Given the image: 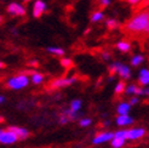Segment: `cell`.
Returning a JSON list of instances; mask_svg holds the SVG:
<instances>
[{"instance_id": "6da1fadb", "label": "cell", "mask_w": 149, "mask_h": 148, "mask_svg": "<svg viewBox=\"0 0 149 148\" xmlns=\"http://www.w3.org/2000/svg\"><path fill=\"white\" fill-rule=\"evenodd\" d=\"M148 28H149V12L148 11L138 12L126 23V29L132 33L147 32Z\"/></svg>"}, {"instance_id": "7a4b0ae2", "label": "cell", "mask_w": 149, "mask_h": 148, "mask_svg": "<svg viewBox=\"0 0 149 148\" xmlns=\"http://www.w3.org/2000/svg\"><path fill=\"white\" fill-rule=\"evenodd\" d=\"M29 84V78L26 73H19L17 75L11 77L7 80V87L11 90H22Z\"/></svg>"}, {"instance_id": "3957f363", "label": "cell", "mask_w": 149, "mask_h": 148, "mask_svg": "<svg viewBox=\"0 0 149 148\" xmlns=\"http://www.w3.org/2000/svg\"><path fill=\"white\" fill-rule=\"evenodd\" d=\"M111 73H116L123 80H127L131 78V69L129 66H126L121 62H113L109 66Z\"/></svg>"}, {"instance_id": "277c9868", "label": "cell", "mask_w": 149, "mask_h": 148, "mask_svg": "<svg viewBox=\"0 0 149 148\" xmlns=\"http://www.w3.org/2000/svg\"><path fill=\"white\" fill-rule=\"evenodd\" d=\"M17 141H18V137L13 131H11L10 129H6V130L0 129V143L1 145H12Z\"/></svg>"}, {"instance_id": "5b68a950", "label": "cell", "mask_w": 149, "mask_h": 148, "mask_svg": "<svg viewBox=\"0 0 149 148\" xmlns=\"http://www.w3.org/2000/svg\"><path fill=\"white\" fill-rule=\"evenodd\" d=\"M47 9L46 3L44 0H35L33 7H32V13H33V17L34 18H40L44 13H45Z\"/></svg>"}, {"instance_id": "8992f818", "label": "cell", "mask_w": 149, "mask_h": 148, "mask_svg": "<svg viewBox=\"0 0 149 148\" xmlns=\"http://www.w3.org/2000/svg\"><path fill=\"white\" fill-rule=\"evenodd\" d=\"M113 138H114V132L103 131V132L97 134L92 138V143L93 145H102V143H106V142H110Z\"/></svg>"}, {"instance_id": "52a82bcc", "label": "cell", "mask_w": 149, "mask_h": 148, "mask_svg": "<svg viewBox=\"0 0 149 148\" xmlns=\"http://www.w3.org/2000/svg\"><path fill=\"white\" fill-rule=\"evenodd\" d=\"M6 11L10 15H13V16H24L26 15V7L22 4H18V3H10L9 5H7Z\"/></svg>"}, {"instance_id": "ba28073f", "label": "cell", "mask_w": 149, "mask_h": 148, "mask_svg": "<svg viewBox=\"0 0 149 148\" xmlns=\"http://www.w3.org/2000/svg\"><path fill=\"white\" fill-rule=\"evenodd\" d=\"M147 134V130L144 128H132L127 130V140L130 141H136V140H139L144 137Z\"/></svg>"}, {"instance_id": "9c48e42d", "label": "cell", "mask_w": 149, "mask_h": 148, "mask_svg": "<svg viewBox=\"0 0 149 148\" xmlns=\"http://www.w3.org/2000/svg\"><path fill=\"white\" fill-rule=\"evenodd\" d=\"M75 81H77L75 77H72V78H58V79H55L51 83V87H54V89L65 87V86H69V85L74 84Z\"/></svg>"}, {"instance_id": "30bf717a", "label": "cell", "mask_w": 149, "mask_h": 148, "mask_svg": "<svg viewBox=\"0 0 149 148\" xmlns=\"http://www.w3.org/2000/svg\"><path fill=\"white\" fill-rule=\"evenodd\" d=\"M133 124V118L130 117L129 114H125V115H118L116 118V125L119 126H129V125H132Z\"/></svg>"}, {"instance_id": "8fae6325", "label": "cell", "mask_w": 149, "mask_h": 148, "mask_svg": "<svg viewBox=\"0 0 149 148\" xmlns=\"http://www.w3.org/2000/svg\"><path fill=\"white\" fill-rule=\"evenodd\" d=\"M138 81L141 85L143 86H149V69L148 68H142L138 73Z\"/></svg>"}, {"instance_id": "7c38bea8", "label": "cell", "mask_w": 149, "mask_h": 148, "mask_svg": "<svg viewBox=\"0 0 149 148\" xmlns=\"http://www.w3.org/2000/svg\"><path fill=\"white\" fill-rule=\"evenodd\" d=\"M11 131H13L15 134L17 135V137H18V140H26L27 137H29V131L27 130V129H24V128H19V126H10L9 128Z\"/></svg>"}, {"instance_id": "4fadbf2b", "label": "cell", "mask_w": 149, "mask_h": 148, "mask_svg": "<svg viewBox=\"0 0 149 148\" xmlns=\"http://www.w3.org/2000/svg\"><path fill=\"white\" fill-rule=\"evenodd\" d=\"M131 107H132V106L130 105L129 102H121V103H119L118 107H116V113H118V115L129 114Z\"/></svg>"}, {"instance_id": "5bb4252c", "label": "cell", "mask_w": 149, "mask_h": 148, "mask_svg": "<svg viewBox=\"0 0 149 148\" xmlns=\"http://www.w3.org/2000/svg\"><path fill=\"white\" fill-rule=\"evenodd\" d=\"M116 49L120 51V52H129L131 50V44L126 40H120L116 43Z\"/></svg>"}, {"instance_id": "9a60e30c", "label": "cell", "mask_w": 149, "mask_h": 148, "mask_svg": "<svg viewBox=\"0 0 149 148\" xmlns=\"http://www.w3.org/2000/svg\"><path fill=\"white\" fill-rule=\"evenodd\" d=\"M31 81L34 85H39V84H41L44 81V75L41 73L34 72V73H32V75H31Z\"/></svg>"}, {"instance_id": "2e32d148", "label": "cell", "mask_w": 149, "mask_h": 148, "mask_svg": "<svg viewBox=\"0 0 149 148\" xmlns=\"http://www.w3.org/2000/svg\"><path fill=\"white\" fill-rule=\"evenodd\" d=\"M81 106H83V102H81V100L75 98V100H73V101L70 102L69 109L73 110V112H75V113H79V110L81 109Z\"/></svg>"}, {"instance_id": "e0dca14e", "label": "cell", "mask_w": 149, "mask_h": 148, "mask_svg": "<svg viewBox=\"0 0 149 148\" xmlns=\"http://www.w3.org/2000/svg\"><path fill=\"white\" fill-rule=\"evenodd\" d=\"M111 147L113 148H123L126 143V140L125 138H119V137H114L113 140L110 141Z\"/></svg>"}, {"instance_id": "ac0fdd59", "label": "cell", "mask_w": 149, "mask_h": 148, "mask_svg": "<svg viewBox=\"0 0 149 148\" xmlns=\"http://www.w3.org/2000/svg\"><path fill=\"white\" fill-rule=\"evenodd\" d=\"M144 62V56L143 55H135L131 58V66L133 67H138Z\"/></svg>"}, {"instance_id": "d6986e66", "label": "cell", "mask_w": 149, "mask_h": 148, "mask_svg": "<svg viewBox=\"0 0 149 148\" xmlns=\"http://www.w3.org/2000/svg\"><path fill=\"white\" fill-rule=\"evenodd\" d=\"M47 52H50L52 55H56V56H63L64 55V50L62 47H58V46H49L47 47Z\"/></svg>"}, {"instance_id": "ffe728a7", "label": "cell", "mask_w": 149, "mask_h": 148, "mask_svg": "<svg viewBox=\"0 0 149 148\" xmlns=\"http://www.w3.org/2000/svg\"><path fill=\"white\" fill-rule=\"evenodd\" d=\"M138 86L137 85H135V84H130V85H127L126 86V89H125V94L126 95H131V96H136L137 95V91H138Z\"/></svg>"}, {"instance_id": "44dd1931", "label": "cell", "mask_w": 149, "mask_h": 148, "mask_svg": "<svg viewBox=\"0 0 149 148\" xmlns=\"http://www.w3.org/2000/svg\"><path fill=\"white\" fill-rule=\"evenodd\" d=\"M103 18H104V13H103V11H95V12L91 15V22H93V23L101 22Z\"/></svg>"}, {"instance_id": "7402d4cb", "label": "cell", "mask_w": 149, "mask_h": 148, "mask_svg": "<svg viewBox=\"0 0 149 148\" xmlns=\"http://www.w3.org/2000/svg\"><path fill=\"white\" fill-rule=\"evenodd\" d=\"M125 89H126V85H125L124 81H119V83L115 85V87H114V92L116 95H120V94L125 92Z\"/></svg>"}, {"instance_id": "603a6c76", "label": "cell", "mask_w": 149, "mask_h": 148, "mask_svg": "<svg viewBox=\"0 0 149 148\" xmlns=\"http://www.w3.org/2000/svg\"><path fill=\"white\" fill-rule=\"evenodd\" d=\"M63 114H64V115H67V118H68L69 120H75V119H78V118H79V113L73 112V110H70V109L64 110Z\"/></svg>"}, {"instance_id": "cb8c5ba5", "label": "cell", "mask_w": 149, "mask_h": 148, "mask_svg": "<svg viewBox=\"0 0 149 148\" xmlns=\"http://www.w3.org/2000/svg\"><path fill=\"white\" fill-rule=\"evenodd\" d=\"M91 124H92V120L90 118H81L79 120V125L81 128H87V126H90Z\"/></svg>"}, {"instance_id": "d4e9b609", "label": "cell", "mask_w": 149, "mask_h": 148, "mask_svg": "<svg viewBox=\"0 0 149 148\" xmlns=\"http://www.w3.org/2000/svg\"><path fill=\"white\" fill-rule=\"evenodd\" d=\"M106 26H107L109 29H115V28L118 27V21L114 20V18H109V20H107V22H106Z\"/></svg>"}, {"instance_id": "484cf974", "label": "cell", "mask_w": 149, "mask_h": 148, "mask_svg": "<svg viewBox=\"0 0 149 148\" xmlns=\"http://www.w3.org/2000/svg\"><path fill=\"white\" fill-rule=\"evenodd\" d=\"M114 137L127 140V130H118L116 132H114Z\"/></svg>"}, {"instance_id": "4316f807", "label": "cell", "mask_w": 149, "mask_h": 148, "mask_svg": "<svg viewBox=\"0 0 149 148\" xmlns=\"http://www.w3.org/2000/svg\"><path fill=\"white\" fill-rule=\"evenodd\" d=\"M72 64H73L72 60H70V58H68V57H63L61 60V66H62V67H64V68H70Z\"/></svg>"}, {"instance_id": "83f0119b", "label": "cell", "mask_w": 149, "mask_h": 148, "mask_svg": "<svg viewBox=\"0 0 149 148\" xmlns=\"http://www.w3.org/2000/svg\"><path fill=\"white\" fill-rule=\"evenodd\" d=\"M139 102V100H138V96H132V97L130 98V105L131 106H135V105H137V103Z\"/></svg>"}, {"instance_id": "f1b7e54d", "label": "cell", "mask_w": 149, "mask_h": 148, "mask_svg": "<svg viewBox=\"0 0 149 148\" xmlns=\"http://www.w3.org/2000/svg\"><path fill=\"white\" fill-rule=\"evenodd\" d=\"M68 121H69V119L67 118V115H64V114L62 113V114H61V117H59V123L64 125V124H67Z\"/></svg>"}, {"instance_id": "f546056e", "label": "cell", "mask_w": 149, "mask_h": 148, "mask_svg": "<svg viewBox=\"0 0 149 148\" xmlns=\"http://www.w3.org/2000/svg\"><path fill=\"white\" fill-rule=\"evenodd\" d=\"M98 1H100V5L103 7H107L110 5V0H98Z\"/></svg>"}, {"instance_id": "4dcf8cb0", "label": "cell", "mask_w": 149, "mask_h": 148, "mask_svg": "<svg viewBox=\"0 0 149 148\" xmlns=\"http://www.w3.org/2000/svg\"><path fill=\"white\" fill-rule=\"evenodd\" d=\"M102 58L104 61H109L110 60V54L109 52H103L102 54Z\"/></svg>"}, {"instance_id": "1f68e13d", "label": "cell", "mask_w": 149, "mask_h": 148, "mask_svg": "<svg viewBox=\"0 0 149 148\" xmlns=\"http://www.w3.org/2000/svg\"><path fill=\"white\" fill-rule=\"evenodd\" d=\"M126 1H127L130 5H137L138 3L142 1V0H126Z\"/></svg>"}, {"instance_id": "d6a6232c", "label": "cell", "mask_w": 149, "mask_h": 148, "mask_svg": "<svg viewBox=\"0 0 149 148\" xmlns=\"http://www.w3.org/2000/svg\"><path fill=\"white\" fill-rule=\"evenodd\" d=\"M143 96H149V86L143 89Z\"/></svg>"}, {"instance_id": "836d02e7", "label": "cell", "mask_w": 149, "mask_h": 148, "mask_svg": "<svg viewBox=\"0 0 149 148\" xmlns=\"http://www.w3.org/2000/svg\"><path fill=\"white\" fill-rule=\"evenodd\" d=\"M4 101H5V97L3 95H0V105H1V103H4Z\"/></svg>"}, {"instance_id": "e575fe53", "label": "cell", "mask_w": 149, "mask_h": 148, "mask_svg": "<svg viewBox=\"0 0 149 148\" xmlns=\"http://www.w3.org/2000/svg\"><path fill=\"white\" fill-rule=\"evenodd\" d=\"M5 67V64H4V62H1V61H0V69H3Z\"/></svg>"}, {"instance_id": "d590c367", "label": "cell", "mask_w": 149, "mask_h": 148, "mask_svg": "<svg viewBox=\"0 0 149 148\" xmlns=\"http://www.w3.org/2000/svg\"><path fill=\"white\" fill-rule=\"evenodd\" d=\"M109 124H110L109 121H104V126H109Z\"/></svg>"}, {"instance_id": "8d00e7d4", "label": "cell", "mask_w": 149, "mask_h": 148, "mask_svg": "<svg viewBox=\"0 0 149 148\" xmlns=\"http://www.w3.org/2000/svg\"><path fill=\"white\" fill-rule=\"evenodd\" d=\"M1 23H3V17L0 16V24H1Z\"/></svg>"}, {"instance_id": "74e56055", "label": "cell", "mask_w": 149, "mask_h": 148, "mask_svg": "<svg viewBox=\"0 0 149 148\" xmlns=\"http://www.w3.org/2000/svg\"><path fill=\"white\" fill-rule=\"evenodd\" d=\"M1 121H4V118H3V117H0V123H1Z\"/></svg>"}, {"instance_id": "f35d334b", "label": "cell", "mask_w": 149, "mask_h": 148, "mask_svg": "<svg viewBox=\"0 0 149 148\" xmlns=\"http://www.w3.org/2000/svg\"><path fill=\"white\" fill-rule=\"evenodd\" d=\"M24 1H26V3H29V1H32V0H24Z\"/></svg>"}, {"instance_id": "ab89813d", "label": "cell", "mask_w": 149, "mask_h": 148, "mask_svg": "<svg viewBox=\"0 0 149 148\" xmlns=\"http://www.w3.org/2000/svg\"><path fill=\"white\" fill-rule=\"evenodd\" d=\"M146 33H149V28H148V29H147V32H146Z\"/></svg>"}]
</instances>
